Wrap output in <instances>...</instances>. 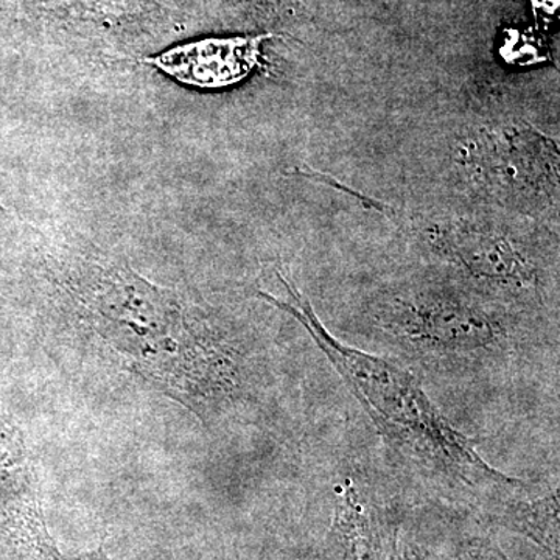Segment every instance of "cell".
<instances>
[{
  "label": "cell",
  "instance_id": "obj_2",
  "mask_svg": "<svg viewBox=\"0 0 560 560\" xmlns=\"http://www.w3.org/2000/svg\"><path fill=\"white\" fill-rule=\"evenodd\" d=\"M368 337L383 357L411 372L466 378L528 355L530 334L510 315L444 290H407L378 298Z\"/></svg>",
  "mask_w": 560,
  "mask_h": 560
},
{
  "label": "cell",
  "instance_id": "obj_9",
  "mask_svg": "<svg viewBox=\"0 0 560 560\" xmlns=\"http://www.w3.org/2000/svg\"><path fill=\"white\" fill-rule=\"evenodd\" d=\"M537 9L544 10V13H555L558 10L559 0H534Z\"/></svg>",
  "mask_w": 560,
  "mask_h": 560
},
{
  "label": "cell",
  "instance_id": "obj_1",
  "mask_svg": "<svg viewBox=\"0 0 560 560\" xmlns=\"http://www.w3.org/2000/svg\"><path fill=\"white\" fill-rule=\"evenodd\" d=\"M287 300L260 291L275 307L289 313L308 331L316 348L337 371L372 420L383 442L405 467L451 499L480 512L526 489L517 478L490 466L477 442L456 429L420 385L415 372L396 360L366 352L335 337L311 302L279 275Z\"/></svg>",
  "mask_w": 560,
  "mask_h": 560
},
{
  "label": "cell",
  "instance_id": "obj_5",
  "mask_svg": "<svg viewBox=\"0 0 560 560\" xmlns=\"http://www.w3.org/2000/svg\"><path fill=\"white\" fill-rule=\"evenodd\" d=\"M559 486L539 495H528L526 489L504 497L482 512L492 526L529 540L539 548L545 560L560 556Z\"/></svg>",
  "mask_w": 560,
  "mask_h": 560
},
{
  "label": "cell",
  "instance_id": "obj_4",
  "mask_svg": "<svg viewBox=\"0 0 560 560\" xmlns=\"http://www.w3.org/2000/svg\"><path fill=\"white\" fill-rule=\"evenodd\" d=\"M271 33L206 38L180 44L142 62L162 70L165 75L200 90H224L248 79L259 66L261 46Z\"/></svg>",
  "mask_w": 560,
  "mask_h": 560
},
{
  "label": "cell",
  "instance_id": "obj_7",
  "mask_svg": "<svg viewBox=\"0 0 560 560\" xmlns=\"http://www.w3.org/2000/svg\"><path fill=\"white\" fill-rule=\"evenodd\" d=\"M396 560H456L448 545L444 548L431 545L418 536L416 528L401 522Z\"/></svg>",
  "mask_w": 560,
  "mask_h": 560
},
{
  "label": "cell",
  "instance_id": "obj_8",
  "mask_svg": "<svg viewBox=\"0 0 560 560\" xmlns=\"http://www.w3.org/2000/svg\"><path fill=\"white\" fill-rule=\"evenodd\" d=\"M73 560H113V559H110L109 556L106 555V552L102 550V548H98V550L83 552V555L75 556V558H73Z\"/></svg>",
  "mask_w": 560,
  "mask_h": 560
},
{
  "label": "cell",
  "instance_id": "obj_3",
  "mask_svg": "<svg viewBox=\"0 0 560 560\" xmlns=\"http://www.w3.org/2000/svg\"><path fill=\"white\" fill-rule=\"evenodd\" d=\"M405 515L359 477L335 485L329 525L313 560H396Z\"/></svg>",
  "mask_w": 560,
  "mask_h": 560
},
{
  "label": "cell",
  "instance_id": "obj_6",
  "mask_svg": "<svg viewBox=\"0 0 560 560\" xmlns=\"http://www.w3.org/2000/svg\"><path fill=\"white\" fill-rule=\"evenodd\" d=\"M447 545L456 560H511L499 541L482 530H460Z\"/></svg>",
  "mask_w": 560,
  "mask_h": 560
}]
</instances>
